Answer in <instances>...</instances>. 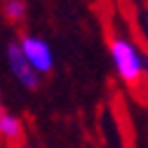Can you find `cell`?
<instances>
[{"label":"cell","instance_id":"1","mask_svg":"<svg viewBox=\"0 0 148 148\" xmlns=\"http://www.w3.org/2000/svg\"><path fill=\"white\" fill-rule=\"evenodd\" d=\"M110 57H113V64L118 68V75L129 85V87H136L143 82L146 78V64L141 52L125 38H115L110 40Z\"/></svg>","mask_w":148,"mask_h":148},{"label":"cell","instance_id":"2","mask_svg":"<svg viewBox=\"0 0 148 148\" xmlns=\"http://www.w3.org/2000/svg\"><path fill=\"white\" fill-rule=\"evenodd\" d=\"M21 49V54L26 57V61L33 66L35 73H49L54 66V54L49 49V45L42 38H35V35H21V40L16 42Z\"/></svg>","mask_w":148,"mask_h":148},{"label":"cell","instance_id":"3","mask_svg":"<svg viewBox=\"0 0 148 148\" xmlns=\"http://www.w3.org/2000/svg\"><path fill=\"white\" fill-rule=\"evenodd\" d=\"M7 59H10L12 73L16 75V80H19L26 89L35 92V89L40 87V73L33 71V66L26 61V57L21 54V49H19L16 42H10V45H7Z\"/></svg>","mask_w":148,"mask_h":148},{"label":"cell","instance_id":"4","mask_svg":"<svg viewBox=\"0 0 148 148\" xmlns=\"http://www.w3.org/2000/svg\"><path fill=\"white\" fill-rule=\"evenodd\" d=\"M0 139L7 141V143H19L24 139V125L21 120L12 115V113H5L0 115Z\"/></svg>","mask_w":148,"mask_h":148},{"label":"cell","instance_id":"5","mask_svg":"<svg viewBox=\"0 0 148 148\" xmlns=\"http://www.w3.org/2000/svg\"><path fill=\"white\" fill-rule=\"evenodd\" d=\"M5 16L10 21H14V24H19V21H24V16H26V3L24 0H5Z\"/></svg>","mask_w":148,"mask_h":148},{"label":"cell","instance_id":"6","mask_svg":"<svg viewBox=\"0 0 148 148\" xmlns=\"http://www.w3.org/2000/svg\"><path fill=\"white\" fill-rule=\"evenodd\" d=\"M5 113V108H3V101H0V115H3Z\"/></svg>","mask_w":148,"mask_h":148},{"label":"cell","instance_id":"7","mask_svg":"<svg viewBox=\"0 0 148 148\" xmlns=\"http://www.w3.org/2000/svg\"><path fill=\"white\" fill-rule=\"evenodd\" d=\"M21 148H33V146H28V143H24V146H21Z\"/></svg>","mask_w":148,"mask_h":148}]
</instances>
